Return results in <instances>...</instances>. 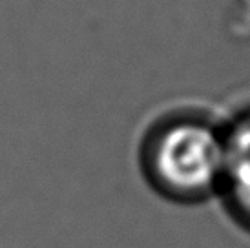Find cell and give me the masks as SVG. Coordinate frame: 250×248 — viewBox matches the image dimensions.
<instances>
[{"instance_id": "obj_1", "label": "cell", "mask_w": 250, "mask_h": 248, "mask_svg": "<svg viewBox=\"0 0 250 248\" xmlns=\"http://www.w3.org/2000/svg\"><path fill=\"white\" fill-rule=\"evenodd\" d=\"M227 152V128L203 115H172L146 131L139 170L159 199L177 207L217 201Z\"/></svg>"}, {"instance_id": "obj_2", "label": "cell", "mask_w": 250, "mask_h": 248, "mask_svg": "<svg viewBox=\"0 0 250 248\" xmlns=\"http://www.w3.org/2000/svg\"><path fill=\"white\" fill-rule=\"evenodd\" d=\"M227 219L250 235V111L227 126V152L217 195Z\"/></svg>"}]
</instances>
